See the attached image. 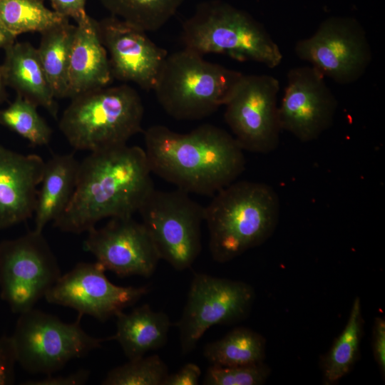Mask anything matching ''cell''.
Listing matches in <instances>:
<instances>
[{"mask_svg": "<svg viewBox=\"0 0 385 385\" xmlns=\"http://www.w3.org/2000/svg\"><path fill=\"white\" fill-rule=\"evenodd\" d=\"M151 173L138 146L91 152L80 162L74 192L54 227L80 234L105 218L133 217L155 189Z\"/></svg>", "mask_w": 385, "mask_h": 385, "instance_id": "obj_1", "label": "cell"}, {"mask_svg": "<svg viewBox=\"0 0 385 385\" xmlns=\"http://www.w3.org/2000/svg\"><path fill=\"white\" fill-rule=\"evenodd\" d=\"M144 140L151 172L188 193L213 195L245 170L240 145L213 125L186 133L155 125L145 130Z\"/></svg>", "mask_w": 385, "mask_h": 385, "instance_id": "obj_2", "label": "cell"}, {"mask_svg": "<svg viewBox=\"0 0 385 385\" xmlns=\"http://www.w3.org/2000/svg\"><path fill=\"white\" fill-rule=\"evenodd\" d=\"M205 207L212 259L225 263L267 241L274 233L280 205L265 183L233 182L214 195Z\"/></svg>", "mask_w": 385, "mask_h": 385, "instance_id": "obj_3", "label": "cell"}, {"mask_svg": "<svg viewBox=\"0 0 385 385\" xmlns=\"http://www.w3.org/2000/svg\"><path fill=\"white\" fill-rule=\"evenodd\" d=\"M71 99L58 128L75 150L120 147L142 130L143 102L128 84L99 88Z\"/></svg>", "mask_w": 385, "mask_h": 385, "instance_id": "obj_4", "label": "cell"}, {"mask_svg": "<svg viewBox=\"0 0 385 385\" xmlns=\"http://www.w3.org/2000/svg\"><path fill=\"white\" fill-rule=\"evenodd\" d=\"M185 48L200 55L225 54L268 68L282 60L279 47L265 27L247 12L219 0L200 3L183 25Z\"/></svg>", "mask_w": 385, "mask_h": 385, "instance_id": "obj_5", "label": "cell"}, {"mask_svg": "<svg viewBox=\"0 0 385 385\" xmlns=\"http://www.w3.org/2000/svg\"><path fill=\"white\" fill-rule=\"evenodd\" d=\"M242 75L184 48L168 55L153 91L171 117L199 120L225 105Z\"/></svg>", "mask_w": 385, "mask_h": 385, "instance_id": "obj_6", "label": "cell"}, {"mask_svg": "<svg viewBox=\"0 0 385 385\" xmlns=\"http://www.w3.org/2000/svg\"><path fill=\"white\" fill-rule=\"evenodd\" d=\"M62 322L57 317L34 308L20 314L11 336L18 363L32 374H52L68 361L84 357L113 337H94L80 325Z\"/></svg>", "mask_w": 385, "mask_h": 385, "instance_id": "obj_7", "label": "cell"}, {"mask_svg": "<svg viewBox=\"0 0 385 385\" xmlns=\"http://www.w3.org/2000/svg\"><path fill=\"white\" fill-rule=\"evenodd\" d=\"M138 212L160 260L179 271L190 268L202 248L205 207L180 189H154Z\"/></svg>", "mask_w": 385, "mask_h": 385, "instance_id": "obj_8", "label": "cell"}, {"mask_svg": "<svg viewBox=\"0 0 385 385\" xmlns=\"http://www.w3.org/2000/svg\"><path fill=\"white\" fill-rule=\"evenodd\" d=\"M61 276L42 232L34 230L0 242V296L12 312L21 314L33 309Z\"/></svg>", "mask_w": 385, "mask_h": 385, "instance_id": "obj_9", "label": "cell"}, {"mask_svg": "<svg viewBox=\"0 0 385 385\" xmlns=\"http://www.w3.org/2000/svg\"><path fill=\"white\" fill-rule=\"evenodd\" d=\"M294 52L324 77L342 85L360 79L372 61L364 29L349 16L324 19L312 36L296 42Z\"/></svg>", "mask_w": 385, "mask_h": 385, "instance_id": "obj_10", "label": "cell"}, {"mask_svg": "<svg viewBox=\"0 0 385 385\" xmlns=\"http://www.w3.org/2000/svg\"><path fill=\"white\" fill-rule=\"evenodd\" d=\"M278 80L270 75L242 74L225 103V120L243 150L269 153L282 131Z\"/></svg>", "mask_w": 385, "mask_h": 385, "instance_id": "obj_11", "label": "cell"}, {"mask_svg": "<svg viewBox=\"0 0 385 385\" xmlns=\"http://www.w3.org/2000/svg\"><path fill=\"white\" fill-rule=\"evenodd\" d=\"M255 297L254 289L247 283L196 273L177 323L182 354L191 352L211 327L245 318Z\"/></svg>", "mask_w": 385, "mask_h": 385, "instance_id": "obj_12", "label": "cell"}, {"mask_svg": "<svg viewBox=\"0 0 385 385\" xmlns=\"http://www.w3.org/2000/svg\"><path fill=\"white\" fill-rule=\"evenodd\" d=\"M105 272L98 262L78 263L61 274L44 297L49 303L76 310L80 317L86 314L104 322L149 292L148 286L116 285L109 281Z\"/></svg>", "mask_w": 385, "mask_h": 385, "instance_id": "obj_13", "label": "cell"}, {"mask_svg": "<svg viewBox=\"0 0 385 385\" xmlns=\"http://www.w3.org/2000/svg\"><path fill=\"white\" fill-rule=\"evenodd\" d=\"M337 106L319 71L312 66L293 68L279 106L281 129L302 142L314 140L331 127Z\"/></svg>", "mask_w": 385, "mask_h": 385, "instance_id": "obj_14", "label": "cell"}, {"mask_svg": "<svg viewBox=\"0 0 385 385\" xmlns=\"http://www.w3.org/2000/svg\"><path fill=\"white\" fill-rule=\"evenodd\" d=\"M84 247L106 270L121 277H149L160 260L148 230L133 217L111 218L105 226L91 229Z\"/></svg>", "mask_w": 385, "mask_h": 385, "instance_id": "obj_15", "label": "cell"}, {"mask_svg": "<svg viewBox=\"0 0 385 385\" xmlns=\"http://www.w3.org/2000/svg\"><path fill=\"white\" fill-rule=\"evenodd\" d=\"M113 78L153 90L168 56L140 29L115 16L98 21Z\"/></svg>", "mask_w": 385, "mask_h": 385, "instance_id": "obj_16", "label": "cell"}, {"mask_svg": "<svg viewBox=\"0 0 385 385\" xmlns=\"http://www.w3.org/2000/svg\"><path fill=\"white\" fill-rule=\"evenodd\" d=\"M44 165L38 155L22 154L0 145V230L34 215Z\"/></svg>", "mask_w": 385, "mask_h": 385, "instance_id": "obj_17", "label": "cell"}, {"mask_svg": "<svg viewBox=\"0 0 385 385\" xmlns=\"http://www.w3.org/2000/svg\"><path fill=\"white\" fill-rule=\"evenodd\" d=\"M113 79L98 21L87 14L76 22L69 58L67 98L108 86Z\"/></svg>", "mask_w": 385, "mask_h": 385, "instance_id": "obj_18", "label": "cell"}, {"mask_svg": "<svg viewBox=\"0 0 385 385\" xmlns=\"http://www.w3.org/2000/svg\"><path fill=\"white\" fill-rule=\"evenodd\" d=\"M1 66L5 86L56 118V98L41 66L37 48L29 42H14L5 49Z\"/></svg>", "mask_w": 385, "mask_h": 385, "instance_id": "obj_19", "label": "cell"}, {"mask_svg": "<svg viewBox=\"0 0 385 385\" xmlns=\"http://www.w3.org/2000/svg\"><path fill=\"white\" fill-rule=\"evenodd\" d=\"M80 162L73 154L53 155L45 162L34 211V229L43 232L67 207L75 190Z\"/></svg>", "mask_w": 385, "mask_h": 385, "instance_id": "obj_20", "label": "cell"}, {"mask_svg": "<svg viewBox=\"0 0 385 385\" xmlns=\"http://www.w3.org/2000/svg\"><path fill=\"white\" fill-rule=\"evenodd\" d=\"M115 317L116 332L113 340L119 343L129 360L160 349L167 342L171 326L169 317L163 312L153 311L147 304L129 313L120 312Z\"/></svg>", "mask_w": 385, "mask_h": 385, "instance_id": "obj_21", "label": "cell"}, {"mask_svg": "<svg viewBox=\"0 0 385 385\" xmlns=\"http://www.w3.org/2000/svg\"><path fill=\"white\" fill-rule=\"evenodd\" d=\"M364 331L360 298L352 304L344 328L320 360L323 381L334 384L348 374L358 360Z\"/></svg>", "mask_w": 385, "mask_h": 385, "instance_id": "obj_22", "label": "cell"}, {"mask_svg": "<svg viewBox=\"0 0 385 385\" xmlns=\"http://www.w3.org/2000/svg\"><path fill=\"white\" fill-rule=\"evenodd\" d=\"M76 25L69 20L41 33L38 57L56 98H67L70 53Z\"/></svg>", "mask_w": 385, "mask_h": 385, "instance_id": "obj_23", "label": "cell"}, {"mask_svg": "<svg viewBox=\"0 0 385 385\" xmlns=\"http://www.w3.org/2000/svg\"><path fill=\"white\" fill-rule=\"evenodd\" d=\"M266 341L246 327H237L221 339L205 345L203 355L211 365L232 366L263 362Z\"/></svg>", "mask_w": 385, "mask_h": 385, "instance_id": "obj_24", "label": "cell"}, {"mask_svg": "<svg viewBox=\"0 0 385 385\" xmlns=\"http://www.w3.org/2000/svg\"><path fill=\"white\" fill-rule=\"evenodd\" d=\"M67 20L46 7L42 0H0V24L15 36L41 33Z\"/></svg>", "mask_w": 385, "mask_h": 385, "instance_id": "obj_25", "label": "cell"}, {"mask_svg": "<svg viewBox=\"0 0 385 385\" xmlns=\"http://www.w3.org/2000/svg\"><path fill=\"white\" fill-rule=\"evenodd\" d=\"M115 16L144 31H155L175 14L183 0H100Z\"/></svg>", "mask_w": 385, "mask_h": 385, "instance_id": "obj_26", "label": "cell"}, {"mask_svg": "<svg viewBox=\"0 0 385 385\" xmlns=\"http://www.w3.org/2000/svg\"><path fill=\"white\" fill-rule=\"evenodd\" d=\"M37 106L17 95L9 106L0 110V124L13 130L34 146L49 143L52 129L37 111Z\"/></svg>", "mask_w": 385, "mask_h": 385, "instance_id": "obj_27", "label": "cell"}, {"mask_svg": "<svg viewBox=\"0 0 385 385\" xmlns=\"http://www.w3.org/2000/svg\"><path fill=\"white\" fill-rule=\"evenodd\" d=\"M168 374V367L158 355L143 356L111 369L101 384L162 385Z\"/></svg>", "mask_w": 385, "mask_h": 385, "instance_id": "obj_28", "label": "cell"}, {"mask_svg": "<svg viewBox=\"0 0 385 385\" xmlns=\"http://www.w3.org/2000/svg\"><path fill=\"white\" fill-rule=\"evenodd\" d=\"M270 368L263 362L232 366L210 365L206 371L205 385H261L270 375Z\"/></svg>", "mask_w": 385, "mask_h": 385, "instance_id": "obj_29", "label": "cell"}, {"mask_svg": "<svg viewBox=\"0 0 385 385\" xmlns=\"http://www.w3.org/2000/svg\"><path fill=\"white\" fill-rule=\"evenodd\" d=\"M18 363L16 346L11 336L0 337V385L15 382V366Z\"/></svg>", "mask_w": 385, "mask_h": 385, "instance_id": "obj_30", "label": "cell"}, {"mask_svg": "<svg viewBox=\"0 0 385 385\" xmlns=\"http://www.w3.org/2000/svg\"><path fill=\"white\" fill-rule=\"evenodd\" d=\"M371 342L374 358L384 378L385 374V320L383 317H377L374 319Z\"/></svg>", "mask_w": 385, "mask_h": 385, "instance_id": "obj_31", "label": "cell"}, {"mask_svg": "<svg viewBox=\"0 0 385 385\" xmlns=\"http://www.w3.org/2000/svg\"><path fill=\"white\" fill-rule=\"evenodd\" d=\"M90 371L87 369H80L66 376L47 375L43 379L29 380L22 383L24 385H81L88 380Z\"/></svg>", "mask_w": 385, "mask_h": 385, "instance_id": "obj_32", "label": "cell"}, {"mask_svg": "<svg viewBox=\"0 0 385 385\" xmlns=\"http://www.w3.org/2000/svg\"><path fill=\"white\" fill-rule=\"evenodd\" d=\"M201 369L194 363H187L177 372L168 374L162 385H197Z\"/></svg>", "mask_w": 385, "mask_h": 385, "instance_id": "obj_33", "label": "cell"}, {"mask_svg": "<svg viewBox=\"0 0 385 385\" xmlns=\"http://www.w3.org/2000/svg\"><path fill=\"white\" fill-rule=\"evenodd\" d=\"M53 10L68 19L78 21L87 15L86 0H49Z\"/></svg>", "mask_w": 385, "mask_h": 385, "instance_id": "obj_34", "label": "cell"}, {"mask_svg": "<svg viewBox=\"0 0 385 385\" xmlns=\"http://www.w3.org/2000/svg\"><path fill=\"white\" fill-rule=\"evenodd\" d=\"M16 36L12 35L8 32L1 24H0V48L5 49L6 47L12 44L16 41Z\"/></svg>", "mask_w": 385, "mask_h": 385, "instance_id": "obj_35", "label": "cell"}, {"mask_svg": "<svg viewBox=\"0 0 385 385\" xmlns=\"http://www.w3.org/2000/svg\"><path fill=\"white\" fill-rule=\"evenodd\" d=\"M4 88H5V84L4 82L1 66H0V101H3L6 96Z\"/></svg>", "mask_w": 385, "mask_h": 385, "instance_id": "obj_36", "label": "cell"}]
</instances>
